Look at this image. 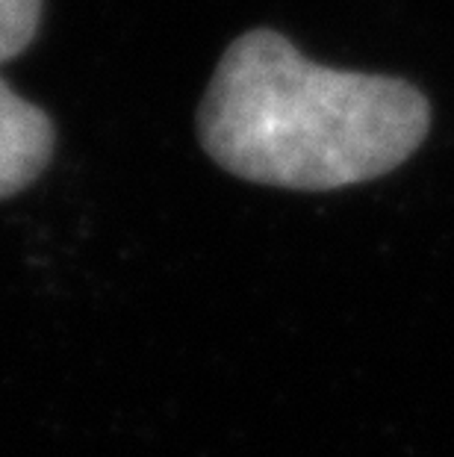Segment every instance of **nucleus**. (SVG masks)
<instances>
[{"label":"nucleus","instance_id":"nucleus-1","mask_svg":"<svg viewBox=\"0 0 454 457\" xmlns=\"http://www.w3.org/2000/svg\"><path fill=\"white\" fill-rule=\"evenodd\" d=\"M428 124V101L410 83L325 68L275 30H251L227 47L198 110L212 162L251 183L304 192L392 171Z\"/></svg>","mask_w":454,"mask_h":457},{"label":"nucleus","instance_id":"nucleus-2","mask_svg":"<svg viewBox=\"0 0 454 457\" xmlns=\"http://www.w3.org/2000/svg\"><path fill=\"white\" fill-rule=\"evenodd\" d=\"M51 119L0 80V198L30 187L51 162Z\"/></svg>","mask_w":454,"mask_h":457},{"label":"nucleus","instance_id":"nucleus-3","mask_svg":"<svg viewBox=\"0 0 454 457\" xmlns=\"http://www.w3.org/2000/svg\"><path fill=\"white\" fill-rule=\"evenodd\" d=\"M42 21V0H0V65L30 47Z\"/></svg>","mask_w":454,"mask_h":457}]
</instances>
